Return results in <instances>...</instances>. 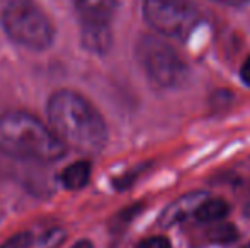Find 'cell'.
Masks as SVG:
<instances>
[{
    "label": "cell",
    "instance_id": "cell-14",
    "mask_svg": "<svg viewBox=\"0 0 250 248\" xmlns=\"http://www.w3.org/2000/svg\"><path fill=\"white\" fill-rule=\"evenodd\" d=\"M138 248H170V242L165 236H150L140 242Z\"/></svg>",
    "mask_w": 250,
    "mask_h": 248
},
{
    "label": "cell",
    "instance_id": "cell-8",
    "mask_svg": "<svg viewBox=\"0 0 250 248\" xmlns=\"http://www.w3.org/2000/svg\"><path fill=\"white\" fill-rule=\"evenodd\" d=\"M82 44L92 53L104 55L112 44L109 24L82 22Z\"/></svg>",
    "mask_w": 250,
    "mask_h": 248
},
{
    "label": "cell",
    "instance_id": "cell-5",
    "mask_svg": "<svg viewBox=\"0 0 250 248\" xmlns=\"http://www.w3.org/2000/svg\"><path fill=\"white\" fill-rule=\"evenodd\" d=\"M143 16L151 29L168 38H186L201 16L191 0H143Z\"/></svg>",
    "mask_w": 250,
    "mask_h": 248
},
{
    "label": "cell",
    "instance_id": "cell-6",
    "mask_svg": "<svg viewBox=\"0 0 250 248\" xmlns=\"http://www.w3.org/2000/svg\"><path fill=\"white\" fill-rule=\"evenodd\" d=\"M204 199H208V195L203 194V192H191L188 195H182V197H179L177 201L165 208L158 223L164 228H170V226L184 221V219H188L189 216L198 211V208Z\"/></svg>",
    "mask_w": 250,
    "mask_h": 248
},
{
    "label": "cell",
    "instance_id": "cell-2",
    "mask_svg": "<svg viewBox=\"0 0 250 248\" xmlns=\"http://www.w3.org/2000/svg\"><path fill=\"white\" fill-rule=\"evenodd\" d=\"M0 153L31 162H56L66 148L50 126L24 111L0 114Z\"/></svg>",
    "mask_w": 250,
    "mask_h": 248
},
{
    "label": "cell",
    "instance_id": "cell-9",
    "mask_svg": "<svg viewBox=\"0 0 250 248\" xmlns=\"http://www.w3.org/2000/svg\"><path fill=\"white\" fill-rule=\"evenodd\" d=\"M90 173H92L90 163L87 160H80L63 169V172L60 173V182L68 191H80L89 184Z\"/></svg>",
    "mask_w": 250,
    "mask_h": 248
},
{
    "label": "cell",
    "instance_id": "cell-19",
    "mask_svg": "<svg viewBox=\"0 0 250 248\" xmlns=\"http://www.w3.org/2000/svg\"><path fill=\"white\" fill-rule=\"evenodd\" d=\"M245 248H250V243H249V245H247V247H245Z\"/></svg>",
    "mask_w": 250,
    "mask_h": 248
},
{
    "label": "cell",
    "instance_id": "cell-12",
    "mask_svg": "<svg viewBox=\"0 0 250 248\" xmlns=\"http://www.w3.org/2000/svg\"><path fill=\"white\" fill-rule=\"evenodd\" d=\"M209 238L218 243H230L233 240H237V229L231 225H228V223L227 225H220L216 228L209 229Z\"/></svg>",
    "mask_w": 250,
    "mask_h": 248
},
{
    "label": "cell",
    "instance_id": "cell-18",
    "mask_svg": "<svg viewBox=\"0 0 250 248\" xmlns=\"http://www.w3.org/2000/svg\"><path fill=\"white\" fill-rule=\"evenodd\" d=\"M245 216H249V218H250V202L247 204V208H245Z\"/></svg>",
    "mask_w": 250,
    "mask_h": 248
},
{
    "label": "cell",
    "instance_id": "cell-16",
    "mask_svg": "<svg viewBox=\"0 0 250 248\" xmlns=\"http://www.w3.org/2000/svg\"><path fill=\"white\" fill-rule=\"evenodd\" d=\"M218 3H225V5H233V7H238V5H244L247 3L249 0H214Z\"/></svg>",
    "mask_w": 250,
    "mask_h": 248
},
{
    "label": "cell",
    "instance_id": "cell-15",
    "mask_svg": "<svg viewBox=\"0 0 250 248\" xmlns=\"http://www.w3.org/2000/svg\"><path fill=\"white\" fill-rule=\"evenodd\" d=\"M240 76H242V80H244L245 85L250 87V57L244 61V65H242V68H240Z\"/></svg>",
    "mask_w": 250,
    "mask_h": 248
},
{
    "label": "cell",
    "instance_id": "cell-7",
    "mask_svg": "<svg viewBox=\"0 0 250 248\" xmlns=\"http://www.w3.org/2000/svg\"><path fill=\"white\" fill-rule=\"evenodd\" d=\"M73 5L82 22L109 24L118 7V0H73Z\"/></svg>",
    "mask_w": 250,
    "mask_h": 248
},
{
    "label": "cell",
    "instance_id": "cell-10",
    "mask_svg": "<svg viewBox=\"0 0 250 248\" xmlns=\"http://www.w3.org/2000/svg\"><path fill=\"white\" fill-rule=\"evenodd\" d=\"M228 211H230V206L223 199H204L194 214L203 223H214L223 219Z\"/></svg>",
    "mask_w": 250,
    "mask_h": 248
},
{
    "label": "cell",
    "instance_id": "cell-17",
    "mask_svg": "<svg viewBox=\"0 0 250 248\" xmlns=\"http://www.w3.org/2000/svg\"><path fill=\"white\" fill-rule=\"evenodd\" d=\"M72 248H96V247H94V243L89 242V240H80V242L73 243Z\"/></svg>",
    "mask_w": 250,
    "mask_h": 248
},
{
    "label": "cell",
    "instance_id": "cell-1",
    "mask_svg": "<svg viewBox=\"0 0 250 248\" xmlns=\"http://www.w3.org/2000/svg\"><path fill=\"white\" fill-rule=\"evenodd\" d=\"M48 121L65 148L99 153L107 143V126L99 111L73 90L63 89L50 97Z\"/></svg>",
    "mask_w": 250,
    "mask_h": 248
},
{
    "label": "cell",
    "instance_id": "cell-4",
    "mask_svg": "<svg viewBox=\"0 0 250 248\" xmlns=\"http://www.w3.org/2000/svg\"><path fill=\"white\" fill-rule=\"evenodd\" d=\"M136 60L148 80L158 89H175L188 78V65L164 39L145 34L136 43Z\"/></svg>",
    "mask_w": 250,
    "mask_h": 248
},
{
    "label": "cell",
    "instance_id": "cell-11",
    "mask_svg": "<svg viewBox=\"0 0 250 248\" xmlns=\"http://www.w3.org/2000/svg\"><path fill=\"white\" fill-rule=\"evenodd\" d=\"M66 233L60 228H55V229H50V231L44 233L41 238L38 240H33L29 248H56L62 245V242L65 240Z\"/></svg>",
    "mask_w": 250,
    "mask_h": 248
},
{
    "label": "cell",
    "instance_id": "cell-3",
    "mask_svg": "<svg viewBox=\"0 0 250 248\" xmlns=\"http://www.w3.org/2000/svg\"><path fill=\"white\" fill-rule=\"evenodd\" d=\"M0 20L7 36L29 50H46L55 39L53 22L34 0H3Z\"/></svg>",
    "mask_w": 250,
    "mask_h": 248
},
{
    "label": "cell",
    "instance_id": "cell-13",
    "mask_svg": "<svg viewBox=\"0 0 250 248\" xmlns=\"http://www.w3.org/2000/svg\"><path fill=\"white\" fill-rule=\"evenodd\" d=\"M33 235L29 231H22L16 236H10L5 243H2L0 248H29L33 243Z\"/></svg>",
    "mask_w": 250,
    "mask_h": 248
}]
</instances>
